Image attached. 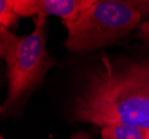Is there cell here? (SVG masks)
Wrapping results in <instances>:
<instances>
[{"mask_svg": "<svg viewBox=\"0 0 149 139\" xmlns=\"http://www.w3.org/2000/svg\"><path fill=\"white\" fill-rule=\"evenodd\" d=\"M69 114L74 121L99 127L123 122L149 128V56H102L85 76Z\"/></svg>", "mask_w": 149, "mask_h": 139, "instance_id": "obj_1", "label": "cell"}, {"mask_svg": "<svg viewBox=\"0 0 149 139\" xmlns=\"http://www.w3.org/2000/svg\"><path fill=\"white\" fill-rule=\"evenodd\" d=\"M46 17L42 13L35 16L33 30L24 37L0 26V56L6 61L8 78L2 116L16 114L55 65L46 47Z\"/></svg>", "mask_w": 149, "mask_h": 139, "instance_id": "obj_2", "label": "cell"}, {"mask_svg": "<svg viewBox=\"0 0 149 139\" xmlns=\"http://www.w3.org/2000/svg\"><path fill=\"white\" fill-rule=\"evenodd\" d=\"M141 22L135 0H97L74 20L62 22L65 46L72 52L97 50L126 38Z\"/></svg>", "mask_w": 149, "mask_h": 139, "instance_id": "obj_3", "label": "cell"}, {"mask_svg": "<svg viewBox=\"0 0 149 139\" xmlns=\"http://www.w3.org/2000/svg\"><path fill=\"white\" fill-rule=\"evenodd\" d=\"M97 0H41V11L46 16H56L68 22L74 20L81 13Z\"/></svg>", "mask_w": 149, "mask_h": 139, "instance_id": "obj_4", "label": "cell"}, {"mask_svg": "<svg viewBox=\"0 0 149 139\" xmlns=\"http://www.w3.org/2000/svg\"><path fill=\"white\" fill-rule=\"evenodd\" d=\"M100 139H149V128L131 124H110L101 127Z\"/></svg>", "mask_w": 149, "mask_h": 139, "instance_id": "obj_5", "label": "cell"}, {"mask_svg": "<svg viewBox=\"0 0 149 139\" xmlns=\"http://www.w3.org/2000/svg\"><path fill=\"white\" fill-rule=\"evenodd\" d=\"M19 16L11 0H0V26L10 29L18 24Z\"/></svg>", "mask_w": 149, "mask_h": 139, "instance_id": "obj_6", "label": "cell"}, {"mask_svg": "<svg viewBox=\"0 0 149 139\" xmlns=\"http://www.w3.org/2000/svg\"><path fill=\"white\" fill-rule=\"evenodd\" d=\"M19 17H32L41 11V0H11Z\"/></svg>", "mask_w": 149, "mask_h": 139, "instance_id": "obj_7", "label": "cell"}, {"mask_svg": "<svg viewBox=\"0 0 149 139\" xmlns=\"http://www.w3.org/2000/svg\"><path fill=\"white\" fill-rule=\"evenodd\" d=\"M136 37L143 40L145 44L149 46V21H143L139 25Z\"/></svg>", "mask_w": 149, "mask_h": 139, "instance_id": "obj_8", "label": "cell"}, {"mask_svg": "<svg viewBox=\"0 0 149 139\" xmlns=\"http://www.w3.org/2000/svg\"><path fill=\"white\" fill-rule=\"evenodd\" d=\"M143 21H149V0H135Z\"/></svg>", "mask_w": 149, "mask_h": 139, "instance_id": "obj_9", "label": "cell"}, {"mask_svg": "<svg viewBox=\"0 0 149 139\" xmlns=\"http://www.w3.org/2000/svg\"><path fill=\"white\" fill-rule=\"evenodd\" d=\"M68 139H93V138L88 133H86V131H78V133H74Z\"/></svg>", "mask_w": 149, "mask_h": 139, "instance_id": "obj_10", "label": "cell"}, {"mask_svg": "<svg viewBox=\"0 0 149 139\" xmlns=\"http://www.w3.org/2000/svg\"><path fill=\"white\" fill-rule=\"evenodd\" d=\"M0 139H5V138H3V137H1V138H0Z\"/></svg>", "mask_w": 149, "mask_h": 139, "instance_id": "obj_11", "label": "cell"}]
</instances>
